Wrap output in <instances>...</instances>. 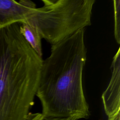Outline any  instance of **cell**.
Returning <instances> with one entry per match:
<instances>
[{
	"instance_id": "obj_1",
	"label": "cell",
	"mask_w": 120,
	"mask_h": 120,
	"mask_svg": "<svg viewBox=\"0 0 120 120\" xmlns=\"http://www.w3.org/2000/svg\"><path fill=\"white\" fill-rule=\"evenodd\" d=\"M84 29L52 45L43 60L36 96L49 119L77 120L90 115L84 94L82 72L86 60Z\"/></svg>"
},
{
	"instance_id": "obj_2",
	"label": "cell",
	"mask_w": 120,
	"mask_h": 120,
	"mask_svg": "<svg viewBox=\"0 0 120 120\" xmlns=\"http://www.w3.org/2000/svg\"><path fill=\"white\" fill-rule=\"evenodd\" d=\"M20 25L0 29V114L7 120H27L43 60L21 34Z\"/></svg>"
},
{
	"instance_id": "obj_3",
	"label": "cell",
	"mask_w": 120,
	"mask_h": 120,
	"mask_svg": "<svg viewBox=\"0 0 120 120\" xmlns=\"http://www.w3.org/2000/svg\"><path fill=\"white\" fill-rule=\"evenodd\" d=\"M23 22L34 26L52 45L91 25L95 0H42Z\"/></svg>"
},
{
	"instance_id": "obj_4",
	"label": "cell",
	"mask_w": 120,
	"mask_h": 120,
	"mask_svg": "<svg viewBox=\"0 0 120 120\" xmlns=\"http://www.w3.org/2000/svg\"><path fill=\"white\" fill-rule=\"evenodd\" d=\"M112 75L102 99L106 115L110 117L120 112V48L112 63Z\"/></svg>"
},
{
	"instance_id": "obj_5",
	"label": "cell",
	"mask_w": 120,
	"mask_h": 120,
	"mask_svg": "<svg viewBox=\"0 0 120 120\" xmlns=\"http://www.w3.org/2000/svg\"><path fill=\"white\" fill-rule=\"evenodd\" d=\"M36 8L35 3L30 0H0V29L22 23Z\"/></svg>"
},
{
	"instance_id": "obj_6",
	"label": "cell",
	"mask_w": 120,
	"mask_h": 120,
	"mask_svg": "<svg viewBox=\"0 0 120 120\" xmlns=\"http://www.w3.org/2000/svg\"><path fill=\"white\" fill-rule=\"evenodd\" d=\"M20 31L31 48L42 58V38L36 28L27 23L22 22L20 25Z\"/></svg>"
},
{
	"instance_id": "obj_7",
	"label": "cell",
	"mask_w": 120,
	"mask_h": 120,
	"mask_svg": "<svg viewBox=\"0 0 120 120\" xmlns=\"http://www.w3.org/2000/svg\"><path fill=\"white\" fill-rule=\"evenodd\" d=\"M114 35L115 39L118 44H120V0H114Z\"/></svg>"
},
{
	"instance_id": "obj_8",
	"label": "cell",
	"mask_w": 120,
	"mask_h": 120,
	"mask_svg": "<svg viewBox=\"0 0 120 120\" xmlns=\"http://www.w3.org/2000/svg\"><path fill=\"white\" fill-rule=\"evenodd\" d=\"M44 118L42 113H30L27 120H44Z\"/></svg>"
},
{
	"instance_id": "obj_9",
	"label": "cell",
	"mask_w": 120,
	"mask_h": 120,
	"mask_svg": "<svg viewBox=\"0 0 120 120\" xmlns=\"http://www.w3.org/2000/svg\"><path fill=\"white\" fill-rule=\"evenodd\" d=\"M107 120H120V112L117 113L112 116L108 117Z\"/></svg>"
},
{
	"instance_id": "obj_10",
	"label": "cell",
	"mask_w": 120,
	"mask_h": 120,
	"mask_svg": "<svg viewBox=\"0 0 120 120\" xmlns=\"http://www.w3.org/2000/svg\"><path fill=\"white\" fill-rule=\"evenodd\" d=\"M44 120H56V119H45V118H44Z\"/></svg>"
}]
</instances>
